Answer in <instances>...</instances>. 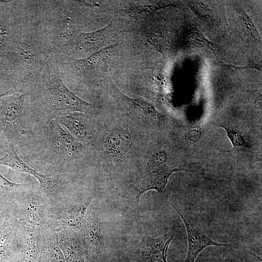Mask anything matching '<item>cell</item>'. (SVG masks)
Wrapping results in <instances>:
<instances>
[{"mask_svg": "<svg viewBox=\"0 0 262 262\" xmlns=\"http://www.w3.org/2000/svg\"><path fill=\"white\" fill-rule=\"evenodd\" d=\"M29 190L25 184L10 181L0 174V209H11Z\"/></svg>", "mask_w": 262, "mask_h": 262, "instance_id": "obj_16", "label": "cell"}, {"mask_svg": "<svg viewBox=\"0 0 262 262\" xmlns=\"http://www.w3.org/2000/svg\"><path fill=\"white\" fill-rule=\"evenodd\" d=\"M56 232L60 248L66 262H83L81 249L79 248L77 239L72 233V230L63 229Z\"/></svg>", "mask_w": 262, "mask_h": 262, "instance_id": "obj_17", "label": "cell"}, {"mask_svg": "<svg viewBox=\"0 0 262 262\" xmlns=\"http://www.w3.org/2000/svg\"><path fill=\"white\" fill-rule=\"evenodd\" d=\"M82 227L84 246L93 256L94 261L106 262L103 237L100 223L96 215L92 213L84 218Z\"/></svg>", "mask_w": 262, "mask_h": 262, "instance_id": "obj_12", "label": "cell"}, {"mask_svg": "<svg viewBox=\"0 0 262 262\" xmlns=\"http://www.w3.org/2000/svg\"><path fill=\"white\" fill-rule=\"evenodd\" d=\"M119 52L118 44L105 47L82 58H58L60 76L91 80L106 74Z\"/></svg>", "mask_w": 262, "mask_h": 262, "instance_id": "obj_4", "label": "cell"}, {"mask_svg": "<svg viewBox=\"0 0 262 262\" xmlns=\"http://www.w3.org/2000/svg\"><path fill=\"white\" fill-rule=\"evenodd\" d=\"M44 134V147L56 164L76 157L81 151L82 144L55 119L49 121Z\"/></svg>", "mask_w": 262, "mask_h": 262, "instance_id": "obj_5", "label": "cell"}, {"mask_svg": "<svg viewBox=\"0 0 262 262\" xmlns=\"http://www.w3.org/2000/svg\"><path fill=\"white\" fill-rule=\"evenodd\" d=\"M83 262H85V261H83ZM95 262V261H92V262Z\"/></svg>", "mask_w": 262, "mask_h": 262, "instance_id": "obj_25", "label": "cell"}, {"mask_svg": "<svg viewBox=\"0 0 262 262\" xmlns=\"http://www.w3.org/2000/svg\"><path fill=\"white\" fill-rule=\"evenodd\" d=\"M116 25L111 22L98 30L81 33L77 36L71 50L65 56L76 59L85 58L114 45L113 43L119 30Z\"/></svg>", "mask_w": 262, "mask_h": 262, "instance_id": "obj_6", "label": "cell"}, {"mask_svg": "<svg viewBox=\"0 0 262 262\" xmlns=\"http://www.w3.org/2000/svg\"><path fill=\"white\" fill-rule=\"evenodd\" d=\"M131 139L128 129H115L107 134L105 148L108 157L113 162L123 159L127 152Z\"/></svg>", "mask_w": 262, "mask_h": 262, "instance_id": "obj_14", "label": "cell"}, {"mask_svg": "<svg viewBox=\"0 0 262 262\" xmlns=\"http://www.w3.org/2000/svg\"><path fill=\"white\" fill-rule=\"evenodd\" d=\"M202 134V129L198 126H193L189 128L185 133V140L189 143L197 142Z\"/></svg>", "mask_w": 262, "mask_h": 262, "instance_id": "obj_22", "label": "cell"}, {"mask_svg": "<svg viewBox=\"0 0 262 262\" xmlns=\"http://www.w3.org/2000/svg\"><path fill=\"white\" fill-rule=\"evenodd\" d=\"M13 93H13L12 92H5V93H3L2 94L0 95V98L2 97L5 96H6V95H8L13 94Z\"/></svg>", "mask_w": 262, "mask_h": 262, "instance_id": "obj_24", "label": "cell"}, {"mask_svg": "<svg viewBox=\"0 0 262 262\" xmlns=\"http://www.w3.org/2000/svg\"><path fill=\"white\" fill-rule=\"evenodd\" d=\"M32 103L51 118L66 112L89 113L91 103L70 91L59 70L58 58L50 54L46 60L26 92Z\"/></svg>", "mask_w": 262, "mask_h": 262, "instance_id": "obj_2", "label": "cell"}, {"mask_svg": "<svg viewBox=\"0 0 262 262\" xmlns=\"http://www.w3.org/2000/svg\"><path fill=\"white\" fill-rule=\"evenodd\" d=\"M168 159V154L164 150L158 151L155 153L147 163L149 174L159 172L165 168V164Z\"/></svg>", "mask_w": 262, "mask_h": 262, "instance_id": "obj_20", "label": "cell"}, {"mask_svg": "<svg viewBox=\"0 0 262 262\" xmlns=\"http://www.w3.org/2000/svg\"><path fill=\"white\" fill-rule=\"evenodd\" d=\"M165 6L160 4H156L151 1H131L124 8V11L127 14L135 16H142L144 14L151 13L157 9Z\"/></svg>", "mask_w": 262, "mask_h": 262, "instance_id": "obj_19", "label": "cell"}, {"mask_svg": "<svg viewBox=\"0 0 262 262\" xmlns=\"http://www.w3.org/2000/svg\"><path fill=\"white\" fill-rule=\"evenodd\" d=\"M219 126L224 128L226 131L227 135L233 146L232 148L229 150H222V151H230L235 148L248 147L249 145L246 139L240 132L223 125Z\"/></svg>", "mask_w": 262, "mask_h": 262, "instance_id": "obj_21", "label": "cell"}, {"mask_svg": "<svg viewBox=\"0 0 262 262\" xmlns=\"http://www.w3.org/2000/svg\"><path fill=\"white\" fill-rule=\"evenodd\" d=\"M0 165L7 166L17 173L33 176L38 180L40 187L50 194H55L61 187V181L52 174H43L23 161L16 153L13 142L9 143L6 154L0 158Z\"/></svg>", "mask_w": 262, "mask_h": 262, "instance_id": "obj_8", "label": "cell"}, {"mask_svg": "<svg viewBox=\"0 0 262 262\" xmlns=\"http://www.w3.org/2000/svg\"><path fill=\"white\" fill-rule=\"evenodd\" d=\"M180 167L169 169L165 167L162 170L149 174L143 183L136 196L137 206L139 213V200L141 196L148 190H154L162 192L168 182L170 176L174 172L182 170Z\"/></svg>", "mask_w": 262, "mask_h": 262, "instance_id": "obj_18", "label": "cell"}, {"mask_svg": "<svg viewBox=\"0 0 262 262\" xmlns=\"http://www.w3.org/2000/svg\"><path fill=\"white\" fill-rule=\"evenodd\" d=\"M84 114L77 112H66L57 115L54 119L66 127L73 136L85 139L89 136V128Z\"/></svg>", "mask_w": 262, "mask_h": 262, "instance_id": "obj_15", "label": "cell"}, {"mask_svg": "<svg viewBox=\"0 0 262 262\" xmlns=\"http://www.w3.org/2000/svg\"><path fill=\"white\" fill-rule=\"evenodd\" d=\"M174 208L183 221L187 234L188 249L184 262H195L198 254L207 246H228L229 245V244L219 243L213 241L192 226L183 215L176 208Z\"/></svg>", "mask_w": 262, "mask_h": 262, "instance_id": "obj_13", "label": "cell"}, {"mask_svg": "<svg viewBox=\"0 0 262 262\" xmlns=\"http://www.w3.org/2000/svg\"><path fill=\"white\" fill-rule=\"evenodd\" d=\"M100 83L124 109L139 118H145L157 123L162 122L164 120V116L151 104L144 100L129 97L121 93L109 76L101 80Z\"/></svg>", "mask_w": 262, "mask_h": 262, "instance_id": "obj_7", "label": "cell"}, {"mask_svg": "<svg viewBox=\"0 0 262 262\" xmlns=\"http://www.w3.org/2000/svg\"><path fill=\"white\" fill-rule=\"evenodd\" d=\"M79 6L77 1L38 0V22L50 54L57 58L66 56L83 32Z\"/></svg>", "mask_w": 262, "mask_h": 262, "instance_id": "obj_1", "label": "cell"}, {"mask_svg": "<svg viewBox=\"0 0 262 262\" xmlns=\"http://www.w3.org/2000/svg\"><path fill=\"white\" fill-rule=\"evenodd\" d=\"M174 236L172 231L158 238L145 236L133 250L132 259L136 262H167V249Z\"/></svg>", "mask_w": 262, "mask_h": 262, "instance_id": "obj_9", "label": "cell"}, {"mask_svg": "<svg viewBox=\"0 0 262 262\" xmlns=\"http://www.w3.org/2000/svg\"><path fill=\"white\" fill-rule=\"evenodd\" d=\"M18 219L14 207L7 211L0 226V262H13L17 250Z\"/></svg>", "mask_w": 262, "mask_h": 262, "instance_id": "obj_11", "label": "cell"}, {"mask_svg": "<svg viewBox=\"0 0 262 262\" xmlns=\"http://www.w3.org/2000/svg\"><path fill=\"white\" fill-rule=\"evenodd\" d=\"M27 94L13 96L7 101L4 109L3 129L0 135L5 141L13 142L22 133L21 119L25 106Z\"/></svg>", "mask_w": 262, "mask_h": 262, "instance_id": "obj_10", "label": "cell"}, {"mask_svg": "<svg viewBox=\"0 0 262 262\" xmlns=\"http://www.w3.org/2000/svg\"><path fill=\"white\" fill-rule=\"evenodd\" d=\"M15 62L26 93L47 58L51 54L33 11L20 26L14 38Z\"/></svg>", "mask_w": 262, "mask_h": 262, "instance_id": "obj_3", "label": "cell"}, {"mask_svg": "<svg viewBox=\"0 0 262 262\" xmlns=\"http://www.w3.org/2000/svg\"><path fill=\"white\" fill-rule=\"evenodd\" d=\"M7 211L0 209V226L2 224Z\"/></svg>", "mask_w": 262, "mask_h": 262, "instance_id": "obj_23", "label": "cell"}]
</instances>
